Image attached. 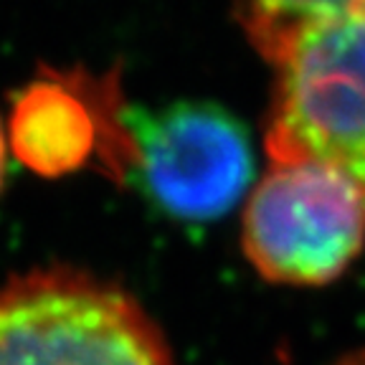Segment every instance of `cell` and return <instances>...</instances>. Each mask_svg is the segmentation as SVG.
<instances>
[{
    "instance_id": "1",
    "label": "cell",
    "mask_w": 365,
    "mask_h": 365,
    "mask_svg": "<svg viewBox=\"0 0 365 365\" xmlns=\"http://www.w3.org/2000/svg\"><path fill=\"white\" fill-rule=\"evenodd\" d=\"M274 66L269 160H322L365 190V3L287 31Z\"/></svg>"
},
{
    "instance_id": "2",
    "label": "cell",
    "mask_w": 365,
    "mask_h": 365,
    "mask_svg": "<svg viewBox=\"0 0 365 365\" xmlns=\"http://www.w3.org/2000/svg\"><path fill=\"white\" fill-rule=\"evenodd\" d=\"M0 365H175V358L122 287L46 267L0 287Z\"/></svg>"
},
{
    "instance_id": "3",
    "label": "cell",
    "mask_w": 365,
    "mask_h": 365,
    "mask_svg": "<svg viewBox=\"0 0 365 365\" xmlns=\"http://www.w3.org/2000/svg\"><path fill=\"white\" fill-rule=\"evenodd\" d=\"M241 239L264 279L330 284L365 249V190L322 160H272L246 200Z\"/></svg>"
},
{
    "instance_id": "4",
    "label": "cell",
    "mask_w": 365,
    "mask_h": 365,
    "mask_svg": "<svg viewBox=\"0 0 365 365\" xmlns=\"http://www.w3.org/2000/svg\"><path fill=\"white\" fill-rule=\"evenodd\" d=\"M127 173L163 216L211 223L246 195L254 153L246 127L213 102H170L122 114Z\"/></svg>"
},
{
    "instance_id": "5",
    "label": "cell",
    "mask_w": 365,
    "mask_h": 365,
    "mask_svg": "<svg viewBox=\"0 0 365 365\" xmlns=\"http://www.w3.org/2000/svg\"><path fill=\"white\" fill-rule=\"evenodd\" d=\"M102 81L81 74L43 71L13 97L8 150L43 178L81 170L94 155L127 173V132Z\"/></svg>"
},
{
    "instance_id": "6",
    "label": "cell",
    "mask_w": 365,
    "mask_h": 365,
    "mask_svg": "<svg viewBox=\"0 0 365 365\" xmlns=\"http://www.w3.org/2000/svg\"><path fill=\"white\" fill-rule=\"evenodd\" d=\"M236 3L241 8V18L251 41L264 51L287 31L332 13L348 11L365 0H236Z\"/></svg>"
},
{
    "instance_id": "7",
    "label": "cell",
    "mask_w": 365,
    "mask_h": 365,
    "mask_svg": "<svg viewBox=\"0 0 365 365\" xmlns=\"http://www.w3.org/2000/svg\"><path fill=\"white\" fill-rule=\"evenodd\" d=\"M6 158H8V135L3 122H0V188H3V180H6Z\"/></svg>"
},
{
    "instance_id": "8",
    "label": "cell",
    "mask_w": 365,
    "mask_h": 365,
    "mask_svg": "<svg viewBox=\"0 0 365 365\" xmlns=\"http://www.w3.org/2000/svg\"><path fill=\"white\" fill-rule=\"evenodd\" d=\"M337 365H365V350H358V353H350L348 358H342Z\"/></svg>"
}]
</instances>
